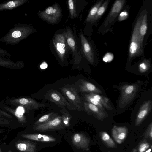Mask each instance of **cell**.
Masks as SVG:
<instances>
[{"mask_svg":"<svg viewBox=\"0 0 152 152\" xmlns=\"http://www.w3.org/2000/svg\"><path fill=\"white\" fill-rule=\"evenodd\" d=\"M143 14L141 13L135 24L131 37L129 50V58L141 55L142 53V46L140 44L139 38V29Z\"/></svg>","mask_w":152,"mask_h":152,"instance_id":"6da1fadb","label":"cell"},{"mask_svg":"<svg viewBox=\"0 0 152 152\" xmlns=\"http://www.w3.org/2000/svg\"><path fill=\"white\" fill-rule=\"evenodd\" d=\"M53 40L54 49L62 62L65 59L70 50L68 45L65 32L56 34Z\"/></svg>","mask_w":152,"mask_h":152,"instance_id":"7a4b0ae2","label":"cell"},{"mask_svg":"<svg viewBox=\"0 0 152 152\" xmlns=\"http://www.w3.org/2000/svg\"><path fill=\"white\" fill-rule=\"evenodd\" d=\"M8 145L14 152H36L37 150L36 144L31 140L16 137Z\"/></svg>","mask_w":152,"mask_h":152,"instance_id":"3957f363","label":"cell"},{"mask_svg":"<svg viewBox=\"0 0 152 152\" xmlns=\"http://www.w3.org/2000/svg\"><path fill=\"white\" fill-rule=\"evenodd\" d=\"M138 88L139 86L135 84L126 85L121 87V96L119 102L120 107H124L133 99Z\"/></svg>","mask_w":152,"mask_h":152,"instance_id":"277c9868","label":"cell"},{"mask_svg":"<svg viewBox=\"0 0 152 152\" xmlns=\"http://www.w3.org/2000/svg\"><path fill=\"white\" fill-rule=\"evenodd\" d=\"M61 11L57 4L48 7L45 10L39 13L40 18L47 22L54 24L57 22L61 17Z\"/></svg>","mask_w":152,"mask_h":152,"instance_id":"5b68a950","label":"cell"},{"mask_svg":"<svg viewBox=\"0 0 152 152\" xmlns=\"http://www.w3.org/2000/svg\"><path fill=\"white\" fill-rule=\"evenodd\" d=\"M68 45L72 53L74 61L75 64H79L82 59V54L79 49L76 38L71 29L68 28L65 32Z\"/></svg>","mask_w":152,"mask_h":152,"instance_id":"8992f818","label":"cell"},{"mask_svg":"<svg viewBox=\"0 0 152 152\" xmlns=\"http://www.w3.org/2000/svg\"><path fill=\"white\" fill-rule=\"evenodd\" d=\"M64 97L80 110L81 103L80 97L75 89L72 86L66 85L60 89Z\"/></svg>","mask_w":152,"mask_h":152,"instance_id":"52a82bcc","label":"cell"},{"mask_svg":"<svg viewBox=\"0 0 152 152\" xmlns=\"http://www.w3.org/2000/svg\"><path fill=\"white\" fill-rule=\"evenodd\" d=\"M64 127L61 116L58 115L45 123L33 126V129L35 130L45 131L61 129Z\"/></svg>","mask_w":152,"mask_h":152,"instance_id":"ba28073f","label":"cell"},{"mask_svg":"<svg viewBox=\"0 0 152 152\" xmlns=\"http://www.w3.org/2000/svg\"><path fill=\"white\" fill-rule=\"evenodd\" d=\"M33 31L32 28L28 27H19L10 32L6 37L7 41L12 43L17 42L26 38Z\"/></svg>","mask_w":152,"mask_h":152,"instance_id":"9c48e42d","label":"cell"},{"mask_svg":"<svg viewBox=\"0 0 152 152\" xmlns=\"http://www.w3.org/2000/svg\"><path fill=\"white\" fill-rule=\"evenodd\" d=\"M10 102L13 104L21 106L27 110L38 109L45 106V104L39 103L34 100L29 98L15 99L11 100Z\"/></svg>","mask_w":152,"mask_h":152,"instance_id":"30bf717a","label":"cell"},{"mask_svg":"<svg viewBox=\"0 0 152 152\" xmlns=\"http://www.w3.org/2000/svg\"><path fill=\"white\" fill-rule=\"evenodd\" d=\"M45 96L46 99L60 107H65L69 109L70 108V105L66 99L56 90H50Z\"/></svg>","mask_w":152,"mask_h":152,"instance_id":"8fae6325","label":"cell"},{"mask_svg":"<svg viewBox=\"0 0 152 152\" xmlns=\"http://www.w3.org/2000/svg\"><path fill=\"white\" fill-rule=\"evenodd\" d=\"M16 137L30 140L43 142H51L55 141L56 139L53 137L47 135L38 134H31L19 132Z\"/></svg>","mask_w":152,"mask_h":152,"instance_id":"7c38bea8","label":"cell"},{"mask_svg":"<svg viewBox=\"0 0 152 152\" xmlns=\"http://www.w3.org/2000/svg\"><path fill=\"white\" fill-rule=\"evenodd\" d=\"M73 144L77 148L84 150H89L90 140L82 133L74 134L72 138Z\"/></svg>","mask_w":152,"mask_h":152,"instance_id":"4fadbf2b","label":"cell"},{"mask_svg":"<svg viewBox=\"0 0 152 152\" xmlns=\"http://www.w3.org/2000/svg\"><path fill=\"white\" fill-rule=\"evenodd\" d=\"M80 37L82 48L85 56L89 62L93 64L94 61V58L91 46L82 32L80 33Z\"/></svg>","mask_w":152,"mask_h":152,"instance_id":"5bb4252c","label":"cell"},{"mask_svg":"<svg viewBox=\"0 0 152 152\" xmlns=\"http://www.w3.org/2000/svg\"><path fill=\"white\" fill-rule=\"evenodd\" d=\"M84 106L85 111L88 114L100 120H102L107 116V115L104 111L91 103L85 101Z\"/></svg>","mask_w":152,"mask_h":152,"instance_id":"9a60e30c","label":"cell"},{"mask_svg":"<svg viewBox=\"0 0 152 152\" xmlns=\"http://www.w3.org/2000/svg\"><path fill=\"white\" fill-rule=\"evenodd\" d=\"M125 1L117 0L113 4L109 14L104 23V26H107L116 18L122 9Z\"/></svg>","mask_w":152,"mask_h":152,"instance_id":"2e32d148","label":"cell"},{"mask_svg":"<svg viewBox=\"0 0 152 152\" xmlns=\"http://www.w3.org/2000/svg\"><path fill=\"white\" fill-rule=\"evenodd\" d=\"M77 85L78 88L82 92H89L96 94H102V92L93 84L83 79H79Z\"/></svg>","mask_w":152,"mask_h":152,"instance_id":"e0dca14e","label":"cell"},{"mask_svg":"<svg viewBox=\"0 0 152 152\" xmlns=\"http://www.w3.org/2000/svg\"><path fill=\"white\" fill-rule=\"evenodd\" d=\"M151 101L148 100L141 106L137 114L135 121V126H138L145 119L151 110Z\"/></svg>","mask_w":152,"mask_h":152,"instance_id":"ac0fdd59","label":"cell"},{"mask_svg":"<svg viewBox=\"0 0 152 152\" xmlns=\"http://www.w3.org/2000/svg\"><path fill=\"white\" fill-rule=\"evenodd\" d=\"M128 130L125 127L114 126L112 130V134L113 138L118 143H121L126 138Z\"/></svg>","mask_w":152,"mask_h":152,"instance_id":"d6986e66","label":"cell"},{"mask_svg":"<svg viewBox=\"0 0 152 152\" xmlns=\"http://www.w3.org/2000/svg\"><path fill=\"white\" fill-rule=\"evenodd\" d=\"M147 28V12L143 14L139 29V38L140 44L142 46L144 36L145 34Z\"/></svg>","mask_w":152,"mask_h":152,"instance_id":"ffe728a7","label":"cell"},{"mask_svg":"<svg viewBox=\"0 0 152 152\" xmlns=\"http://www.w3.org/2000/svg\"><path fill=\"white\" fill-rule=\"evenodd\" d=\"M25 0H17L9 1L7 3L0 4V10H12L19 6L25 3Z\"/></svg>","mask_w":152,"mask_h":152,"instance_id":"44dd1931","label":"cell"},{"mask_svg":"<svg viewBox=\"0 0 152 152\" xmlns=\"http://www.w3.org/2000/svg\"><path fill=\"white\" fill-rule=\"evenodd\" d=\"M89 94L108 110H110L112 109V107L109 102V100L107 98L99 95L98 94L89 93Z\"/></svg>","mask_w":152,"mask_h":152,"instance_id":"7402d4cb","label":"cell"},{"mask_svg":"<svg viewBox=\"0 0 152 152\" xmlns=\"http://www.w3.org/2000/svg\"><path fill=\"white\" fill-rule=\"evenodd\" d=\"M57 115H58L56 113L53 112L46 114L37 120L34 123L33 126L45 123L56 116Z\"/></svg>","mask_w":152,"mask_h":152,"instance_id":"603a6c76","label":"cell"},{"mask_svg":"<svg viewBox=\"0 0 152 152\" xmlns=\"http://www.w3.org/2000/svg\"><path fill=\"white\" fill-rule=\"evenodd\" d=\"M100 135L102 142L107 146L110 148L115 147L114 141L107 132H100Z\"/></svg>","mask_w":152,"mask_h":152,"instance_id":"cb8c5ba5","label":"cell"},{"mask_svg":"<svg viewBox=\"0 0 152 152\" xmlns=\"http://www.w3.org/2000/svg\"><path fill=\"white\" fill-rule=\"evenodd\" d=\"M4 108L6 110L14 115L16 117L19 123L20 124L23 125L27 122V119L25 115L23 114L19 113L16 110L11 109L8 107H5Z\"/></svg>","mask_w":152,"mask_h":152,"instance_id":"d4e9b609","label":"cell"},{"mask_svg":"<svg viewBox=\"0 0 152 152\" xmlns=\"http://www.w3.org/2000/svg\"><path fill=\"white\" fill-rule=\"evenodd\" d=\"M109 1V0H106L101 6L99 8L95 16L90 22L91 23L96 22L102 16L108 7Z\"/></svg>","mask_w":152,"mask_h":152,"instance_id":"484cf974","label":"cell"},{"mask_svg":"<svg viewBox=\"0 0 152 152\" xmlns=\"http://www.w3.org/2000/svg\"><path fill=\"white\" fill-rule=\"evenodd\" d=\"M103 0H101L97 3L91 9L86 19V22H90L95 16L97 11L103 2Z\"/></svg>","mask_w":152,"mask_h":152,"instance_id":"4316f807","label":"cell"},{"mask_svg":"<svg viewBox=\"0 0 152 152\" xmlns=\"http://www.w3.org/2000/svg\"><path fill=\"white\" fill-rule=\"evenodd\" d=\"M12 120L0 117V126L12 129L17 128L18 126L13 124Z\"/></svg>","mask_w":152,"mask_h":152,"instance_id":"83f0119b","label":"cell"},{"mask_svg":"<svg viewBox=\"0 0 152 152\" xmlns=\"http://www.w3.org/2000/svg\"><path fill=\"white\" fill-rule=\"evenodd\" d=\"M86 102L91 103L99 107L102 110L104 111L103 106L98 101L95 99L89 94H85L84 96Z\"/></svg>","mask_w":152,"mask_h":152,"instance_id":"f1b7e54d","label":"cell"},{"mask_svg":"<svg viewBox=\"0 0 152 152\" xmlns=\"http://www.w3.org/2000/svg\"><path fill=\"white\" fill-rule=\"evenodd\" d=\"M68 4L70 17L72 19L77 16L75 3L72 0H69L68 1Z\"/></svg>","mask_w":152,"mask_h":152,"instance_id":"f546056e","label":"cell"},{"mask_svg":"<svg viewBox=\"0 0 152 152\" xmlns=\"http://www.w3.org/2000/svg\"><path fill=\"white\" fill-rule=\"evenodd\" d=\"M60 111L62 113L61 116L62 123L64 127H67L70 125V122L71 116L68 113L63 111L62 110Z\"/></svg>","mask_w":152,"mask_h":152,"instance_id":"4dcf8cb0","label":"cell"},{"mask_svg":"<svg viewBox=\"0 0 152 152\" xmlns=\"http://www.w3.org/2000/svg\"><path fill=\"white\" fill-rule=\"evenodd\" d=\"M150 67V61L149 60H144L139 64V70L141 73L147 71Z\"/></svg>","mask_w":152,"mask_h":152,"instance_id":"1f68e13d","label":"cell"},{"mask_svg":"<svg viewBox=\"0 0 152 152\" xmlns=\"http://www.w3.org/2000/svg\"><path fill=\"white\" fill-rule=\"evenodd\" d=\"M10 130L0 129V142H4L10 132Z\"/></svg>","mask_w":152,"mask_h":152,"instance_id":"d6a6232c","label":"cell"},{"mask_svg":"<svg viewBox=\"0 0 152 152\" xmlns=\"http://www.w3.org/2000/svg\"><path fill=\"white\" fill-rule=\"evenodd\" d=\"M150 145L148 142H144L139 145L138 150L139 152H144L149 148Z\"/></svg>","mask_w":152,"mask_h":152,"instance_id":"836d02e7","label":"cell"},{"mask_svg":"<svg viewBox=\"0 0 152 152\" xmlns=\"http://www.w3.org/2000/svg\"><path fill=\"white\" fill-rule=\"evenodd\" d=\"M128 13L126 10L121 12L119 14L118 17V20L119 21H122L126 19L128 17Z\"/></svg>","mask_w":152,"mask_h":152,"instance_id":"e575fe53","label":"cell"},{"mask_svg":"<svg viewBox=\"0 0 152 152\" xmlns=\"http://www.w3.org/2000/svg\"><path fill=\"white\" fill-rule=\"evenodd\" d=\"M0 117L13 120L14 118L10 115L7 113L0 110Z\"/></svg>","mask_w":152,"mask_h":152,"instance_id":"d590c367","label":"cell"},{"mask_svg":"<svg viewBox=\"0 0 152 152\" xmlns=\"http://www.w3.org/2000/svg\"><path fill=\"white\" fill-rule=\"evenodd\" d=\"M9 148L5 142H0V152H7Z\"/></svg>","mask_w":152,"mask_h":152,"instance_id":"8d00e7d4","label":"cell"},{"mask_svg":"<svg viewBox=\"0 0 152 152\" xmlns=\"http://www.w3.org/2000/svg\"><path fill=\"white\" fill-rule=\"evenodd\" d=\"M152 123H151L149 126L147 131L146 132V136L148 137H150L151 140L152 137Z\"/></svg>","mask_w":152,"mask_h":152,"instance_id":"74e56055","label":"cell"},{"mask_svg":"<svg viewBox=\"0 0 152 152\" xmlns=\"http://www.w3.org/2000/svg\"><path fill=\"white\" fill-rule=\"evenodd\" d=\"M113 55L110 53H107L104 57L103 58V61L105 62H110L112 60L113 58V57H109Z\"/></svg>","mask_w":152,"mask_h":152,"instance_id":"f35d334b","label":"cell"},{"mask_svg":"<svg viewBox=\"0 0 152 152\" xmlns=\"http://www.w3.org/2000/svg\"><path fill=\"white\" fill-rule=\"evenodd\" d=\"M16 111L19 113L23 114L24 109L22 107H19L16 109Z\"/></svg>","mask_w":152,"mask_h":152,"instance_id":"ab89813d","label":"cell"},{"mask_svg":"<svg viewBox=\"0 0 152 152\" xmlns=\"http://www.w3.org/2000/svg\"><path fill=\"white\" fill-rule=\"evenodd\" d=\"M48 66L47 63L45 61L42 62L40 65V67L42 69L46 68Z\"/></svg>","mask_w":152,"mask_h":152,"instance_id":"60d3db41","label":"cell"},{"mask_svg":"<svg viewBox=\"0 0 152 152\" xmlns=\"http://www.w3.org/2000/svg\"><path fill=\"white\" fill-rule=\"evenodd\" d=\"M7 152H14L12 150H11L9 147Z\"/></svg>","mask_w":152,"mask_h":152,"instance_id":"b9f144b4","label":"cell"},{"mask_svg":"<svg viewBox=\"0 0 152 152\" xmlns=\"http://www.w3.org/2000/svg\"><path fill=\"white\" fill-rule=\"evenodd\" d=\"M151 150V148L148 149V150H147L145 152H150Z\"/></svg>","mask_w":152,"mask_h":152,"instance_id":"7bdbcfd3","label":"cell"}]
</instances>
